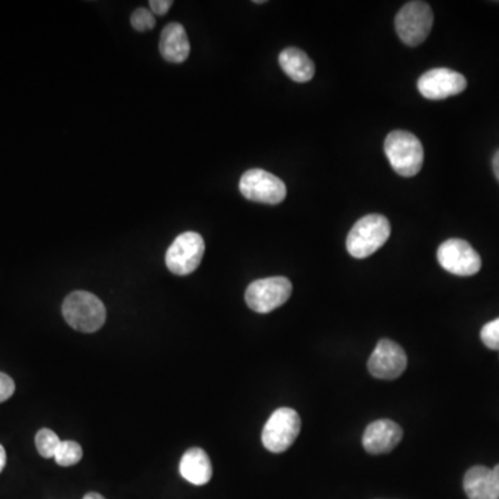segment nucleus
Segmentation results:
<instances>
[{
	"mask_svg": "<svg viewBox=\"0 0 499 499\" xmlns=\"http://www.w3.org/2000/svg\"><path fill=\"white\" fill-rule=\"evenodd\" d=\"M480 337H482L485 347L490 348V350L499 351V318L485 325L482 332H480Z\"/></svg>",
	"mask_w": 499,
	"mask_h": 499,
	"instance_id": "20",
	"label": "nucleus"
},
{
	"mask_svg": "<svg viewBox=\"0 0 499 499\" xmlns=\"http://www.w3.org/2000/svg\"><path fill=\"white\" fill-rule=\"evenodd\" d=\"M493 475H494V477L496 478V482L499 483V465H496V466L494 467Z\"/></svg>",
	"mask_w": 499,
	"mask_h": 499,
	"instance_id": "26",
	"label": "nucleus"
},
{
	"mask_svg": "<svg viewBox=\"0 0 499 499\" xmlns=\"http://www.w3.org/2000/svg\"><path fill=\"white\" fill-rule=\"evenodd\" d=\"M179 473L186 482L193 485L210 483L212 477V465L207 452L202 448L187 449L179 464Z\"/></svg>",
	"mask_w": 499,
	"mask_h": 499,
	"instance_id": "14",
	"label": "nucleus"
},
{
	"mask_svg": "<svg viewBox=\"0 0 499 499\" xmlns=\"http://www.w3.org/2000/svg\"><path fill=\"white\" fill-rule=\"evenodd\" d=\"M60 443H61V440H60L59 436L54 431H52L51 428H41L36 433V449H38L41 457H46V459L54 457Z\"/></svg>",
	"mask_w": 499,
	"mask_h": 499,
	"instance_id": "18",
	"label": "nucleus"
},
{
	"mask_svg": "<svg viewBox=\"0 0 499 499\" xmlns=\"http://www.w3.org/2000/svg\"><path fill=\"white\" fill-rule=\"evenodd\" d=\"M464 490L469 499H499V483L494 477L493 470L485 466L467 470Z\"/></svg>",
	"mask_w": 499,
	"mask_h": 499,
	"instance_id": "15",
	"label": "nucleus"
},
{
	"mask_svg": "<svg viewBox=\"0 0 499 499\" xmlns=\"http://www.w3.org/2000/svg\"><path fill=\"white\" fill-rule=\"evenodd\" d=\"M82 447L80 444L75 441H61L54 455V461L60 466H72L82 459Z\"/></svg>",
	"mask_w": 499,
	"mask_h": 499,
	"instance_id": "17",
	"label": "nucleus"
},
{
	"mask_svg": "<svg viewBox=\"0 0 499 499\" xmlns=\"http://www.w3.org/2000/svg\"><path fill=\"white\" fill-rule=\"evenodd\" d=\"M433 23L430 5L416 0L400 10L395 17V30L405 45L418 46L428 39Z\"/></svg>",
	"mask_w": 499,
	"mask_h": 499,
	"instance_id": "4",
	"label": "nucleus"
},
{
	"mask_svg": "<svg viewBox=\"0 0 499 499\" xmlns=\"http://www.w3.org/2000/svg\"><path fill=\"white\" fill-rule=\"evenodd\" d=\"M131 24L132 27H134L137 31H139V33L153 30L155 25V14L150 12V9L139 7V9H137L134 13H132Z\"/></svg>",
	"mask_w": 499,
	"mask_h": 499,
	"instance_id": "19",
	"label": "nucleus"
},
{
	"mask_svg": "<svg viewBox=\"0 0 499 499\" xmlns=\"http://www.w3.org/2000/svg\"><path fill=\"white\" fill-rule=\"evenodd\" d=\"M83 499H106L103 495L98 493H89L87 495L83 496Z\"/></svg>",
	"mask_w": 499,
	"mask_h": 499,
	"instance_id": "25",
	"label": "nucleus"
},
{
	"mask_svg": "<svg viewBox=\"0 0 499 499\" xmlns=\"http://www.w3.org/2000/svg\"><path fill=\"white\" fill-rule=\"evenodd\" d=\"M160 53L165 61L179 64L186 61L191 54V43L184 25L170 23L164 27L160 36Z\"/></svg>",
	"mask_w": 499,
	"mask_h": 499,
	"instance_id": "13",
	"label": "nucleus"
},
{
	"mask_svg": "<svg viewBox=\"0 0 499 499\" xmlns=\"http://www.w3.org/2000/svg\"><path fill=\"white\" fill-rule=\"evenodd\" d=\"M300 431V415L291 408H279L265 423L262 444L268 451L280 454L293 446Z\"/></svg>",
	"mask_w": 499,
	"mask_h": 499,
	"instance_id": "5",
	"label": "nucleus"
},
{
	"mask_svg": "<svg viewBox=\"0 0 499 499\" xmlns=\"http://www.w3.org/2000/svg\"><path fill=\"white\" fill-rule=\"evenodd\" d=\"M293 286L285 277L265 278L247 287L246 303L259 314H268L282 306L290 298Z\"/></svg>",
	"mask_w": 499,
	"mask_h": 499,
	"instance_id": "7",
	"label": "nucleus"
},
{
	"mask_svg": "<svg viewBox=\"0 0 499 499\" xmlns=\"http://www.w3.org/2000/svg\"><path fill=\"white\" fill-rule=\"evenodd\" d=\"M15 384L9 374L0 372V402L7 401V400L14 394Z\"/></svg>",
	"mask_w": 499,
	"mask_h": 499,
	"instance_id": "21",
	"label": "nucleus"
},
{
	"mask_svg": "<svg viewBox=\"0 0 499 499\" xmlns=\"http://www.w3.org/2000/svg\"><path fill=\"white\" fill-rule=\"evenodd\" d=\"M467 87L464 75L449 69H433L418 80V89L428 100H443L459 95Z\"/></svg>",
	"mask_w": 499,
	"mask_h": 499,
	"instance_id": "11",
	"label": "nucleus"
},
{
	"mask_svg": "<svg viewBox=\"0 0 499 499\" xmlns=\"http://www.w3.org/2000/svg\"><path fill=\"white\" fill-rule=\"evenodd\" d=\"M384 152L390 165L399 175L410 178L422 170L423 146L420 140L407 131H394L386 137Z\"/></svg>",
	"mask_w": 499,
	"mask_h": 499,
	"instance_id": "3",
	"label": "nucleus"
},
{
	"mask_svg": "<svg viewBox=\"0 0 499 499\" xmlns=\"http://www.w3.org/2000/svg\"><path fill=\"white\" fill-rule=\"evenodd\" d=\"M6 451H5V447L0 444V473H2V470L6 466Z\"/></svg>",
	"mask_w": 499,
	"mask_h": 499,
	"instance_id": "23",
	"label": "nucleus"
},
{
	"mask_svg": "<svg viewBox=\"0 0 499 499\" xmlns=\"http://www.w3.org/2000/svg\"><path fill=\"white\" fill-rule=\"evenodd\" d=\"M279 64L285 74L295 82H308L315 75L314 61L297 48H287L279 54Z\"/></svg>",
	"mask_w": 499,
	"mask_h": 499,
	"instance_id": "16",
	"label": "nucleus"
},
{
	"mask_svg": "<svg viewBox=\"0 0 499 499\" xmlns=\"http://www.w3.org/2000/svg\"><path fill=\"white\" fill-rule=\"evenodd\" d=\"M204 251V240L199 233H182L166 251V268L178 277L193 274L194 270L202 264Z\"/></svg>",
	"mask_w": 499,
	"mask_h": 499,
	"instance_id": "6",
	"label": "nucleus"
},
{
	"mask_svg": "<svg viewBox=\"0 0 499 499\" xmlns=\"http://www.w3.org/2000/svg\"><path fill=\"white\" fill-rule=\"evenodd\" d=\"M402 440V428L389 419L376 420L365 428L363 448L369 454L381 455L392 451Z\"/></svg>",
	"mask_w": 499,
	"mask_h": 499,
	"instance_id": "12",
	"label": "nucleus"
},
{
	"mask_svg": "<svg viewBox=\"0 0 499 499\" xmlns=\"http://www.w3.org/2000/svg\"><path fill=\"white\" fill-rule=\"evenodd\" d=\"M493 168H494V174H495L496 179H498V182H499V150L498 152L495 153V155H494Z\"/></svg>",
	"mask_w": 499,
	"mask_h": 499,
	"instance_id": "24",
	"label": "nucleus"
},
{
	"mask_svg": "<svg viewBox=\"0 0 499 499\" xmlns=\"http://www.w3.org/2000/svg\"><path fill=\"white\" fill-rule=\"evenodd\" d=\"M173 5V0H152L149 4L150 12L155 13V15H165Z\"/></svg>",
	"mask_w": 499,
	"mask_h": 499,
	"instance_id": "22",
	"label": "nucleus"
},
{
	"mask_svg": "<svg viewBox=\"0 0 499 499\" xmlns=\"http://www.w3.org/2000/svg\"><path fill=\"white\" fill-rule=\"evenodd\" d=\"M61 311L67 324L83 333L98 332L108 316L103 301L88 291H74L67 296Z\"/></svg>",
	"mask_w": 499,
	"mask_h": 499,
	"instance_id": "1",
	"label": "nucleus"
},
{
	"mask_svg": "<svg viewBox=\"0 0 499 499\" xmlns=\"http://www.w3.org/2000/svg\"><path fill=\"white\" fill-rule=\"evenodd\" d=\"M407 365L408 358L404 348L389 339L378 343L368 361L372 376L383 381L400 378Z\"/></svg>",
	"mask_w": 499,
	"mask_h": 499,
	"instance_id": "10",
	"label": "nucleus"
},
{
	"mask_svg": "<svg viewBox=\"0 0 499 499\" xmlns=\"http://www.w3.org/2000/svg\"><path fill=\"white\" fill-rule=\"evenodd\" d=\"M239 189L247 200L262 202V204H279L287 194V189L282 179L259 168L247 171L241 175Z\"/></svg>",
	"mask_w": 499,
	"mask_h": 499,
	"instance_id": "8",
	"label": "nucleus"
},
{
	"mask_svg": "<svg viewBox=\"0 0 499 499\" xmlns=\"http://www.w3.org/2000/svg\"><path fill=\"white\" fill-rule=\"evenodd\" d=\"M437 259L447 272L457 277H472L482 269V259L477 251L462 239L444 241L438 247Z\"/></svg>",
	"mask_w": 499,
	"mask_h": 499,
	"instance_id": "9",
	"label": "nucleus"
},
{
	"mask_svg": "<svg viewBox=\"0 0 499 499\" xmlns=\"http://www.w3.org/2000/svg\"><path fill=\"white\" fill-rule=\"evenodd\" d=\"M391 226L381 214L361 218L347 236L348 253L353 259H362L376 253L389 240Z\"/></svg>",
	"mask_w": 499,
	"mask_h": 499,
	"instance_id": "2",
	"label": "nucleus"
}]
</instances>
